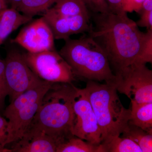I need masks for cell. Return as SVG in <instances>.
<instances>
[{
    "label": "cell",
    "instance_id": "26",
    "mask_svg": "<svg viewBox=\"0 0 152 152\" xmlns=\"http://www.w3.org/2000/svg\"><path fill=\"white\" fill-rule=\"evenodd\" d=\"M22 0H6L8 4H10L11 8L17 10Z\"/></svg>",
    "mask_w": 152,
    "mask_h": 152
},
{
    "label": "cell",
    "instance_id": "11",
    "mask_svg": "<svg viewBox=\"0 0 152 152\" xmlns=\"http://www.w3.org/2000/svg\"><path fill=\"white\" fill-rule=\"evenodd\" d=\"M42 17L50 28L55 39L66 41L73 35L88 33L91 26L90 15L62 17L53 7L43 13Z\"/></svg>",
    "mask_w": 152,
    "mask_h": 152
},
{
    "label": "cell",
    "instance_id": "28",
    "mask_svg": "<svg viewBox=\"0 0 152 152\" xmlns=\"http://www.w3.org/2000/svg\"><path fill=\"white\" fill-rule=\"evenodd\" d=\"M1 11H0V18H1Z\"/></svg>",
    "mask_w": 152,
    "mask_h": 152
},
{
    "label": "cell",
    "instance_id": "13",
    "mask_svg": "<svg viewBox=\"0 0 152 152\" xmlns=\"http://www.w3.org/2000/svg\"><path fill=\"white\" fill-rule=\"evenodd\" d=\"M1 12L0 46L13 32L33 20L32 18L21 14L17 10L12 8H7Z\"/></svg>",
    "mask_w": 152,
    "mask_h": 152
},
{
    "label": "cell",
    "instance_id": "12",
    "mask_svg": "<svg viewBox=\"0 0 152 152\" xmlns=\"http://www.w3.org/2000/svg\"><path fill=\"white\" fill-rule=\"evenodd\" d=\"M13 143L8 152H56L60 142L45 133L34 132L25 133Z\"/></svg>",
    "mask_w": 152,
    "mask_h": 152
},
{
    "label": "cell",
    "instance_id": "20",
    "mask_svg": "<svg viewBox=\"0 0 152 152\" xmlns=\"http://www.w3.org/2000/svg\"><path fill=\"white\" fill-rule=\"evenodd\" d=\"M10 133L7 120L0 114V152H8L6 148L9 144Z\"/></svg>",
    "mask_w": 152,
    "mask_h": 152
},
{
    "label": "cell",
    "instance_id": "17",
    "mask_svg": "<svg viewBox=\"0 0 152 152\" xmlns=\"http://www.w3.org/2000/svg\"><path fill=\"white\" fill-rule=\"evenodd\" d=\"M102 152H142L137 144L126 137H115L100 144Z\"/></svg>",
    "mask_w": 152,
    "mask_h": 152
},
{
    "label": "cell",
    "instance_id": "2",
    "mask_svg": "<svg viewBox=\"0 0 152 152\" xmlns=\"http://www.w3.org/2000/svg\"><path fill=\"white\" fill-rule=\"evenodd\" d=\"M77 89L72 83H53L44 95L26 133L42 132L60 144L73 136Z\"/></svg>",
    "mask_w": 152,
    "mask_h": 152
},
{
    "label": "cell",
    "instance_id": "25",
    "mask_svg": "<svg viewBox=\"0 0 152 152\" xmlns=\"http://www.w3.org/2000/svg\"><path fill=\"white\" fill-rule=\"evenodd\" d=\"M151 11H152V0H144L142 5L141 10L140 12L141 11L149 12Z\"/></svg>",
    "mask_w": 152,
    "mask_h": 152
},
{
    "label": "cell",
    "instance_id": "19",
    "mask_svg": "<svg viewBox=\"0 0 152 152\" xmlns=\"http://www.w3.org/2000/svg\"><path fill=\"white\" fill-rule=\"evenodd\" d=\"M58 0H22L17 10L23 15L33 18L44 13Z\"/></svg>",
    "mask_w": 152,
    "mask_h": 152
},
{
    "label": "cell",
    "instance_id": "9",
    "mask_svg": "<svg viewBox=\"0 0 152 152\" xmlns=\"http://www.w3.org/2000/svg\"><path fill=\"white\" fill-rule=\"evenodd\" d=\"M75 114L72 134L96 145L101 142L100 129L94 112L83 89L77 88L74 103Z\"/></svg>",
    "mask_w": 152,
    "mask_h": 152
},
{
    "label": "cell",
    "instance_id": "14",
    "mask_svg": "<svg viewBox=\"0 0 152 152\" xmlns=\"http://www.w3.org/2000/svg\"><path fill=\"white\" fill-rule=\"evenodd\" d=\"M131 103L129 124L134 125L152 134V102Z\"/></svg>",
    "mask_w": 152,
    "mask_h": 152
},
{
    "label": "cell",
    "instance_id": "7",
    "mask_svg": "<svg viewBox=\"0 0 152 152\" xmlns=\"http://www.w3.org/2000/svg\"><path fill=\"white\" fill-rule=\"evenodd\" d=\"M23 55L30 69L43 80L69 83L75 80L70 66L56 50Z\"/></svg>",
    "mask_w": 152,
    "mask_h": 152
},
{
    "label": "cell",
    "instance_id": "18",
    "mask_svg": "<svg viewBox=\"0 0 152 152\" xmlns=\"http://www.w3.org/2000/svg\"><path fill=\"white\" fill-rule=\"evenodd\" d=\"M100 145H93L73 136L60 144L56 152H102Z\"/></svg>",
    "mask_w": 152,
    "mask_h": 152
},
{
    "label": "cell",
    "instance_id": "5",
    "mask_svg": "<svg viewBox=\"0 0 152 152\" xmlns=\"http://www.w3.org/2000/svg\"><path fill=\"white\" fill-rule=\"evenodd\" d=\"M53 83L42 80L10 103L4 112L9 124V144L22 138L37 111L44 95Z\"/></svg>",
    "mask_w": 152,
    "mask_h": 152
},
{
    "label": "cell",
    "instance_id": "4",
    "mask_svg": "<svg viewBox=\"0 0 152 152\" xmlns=\"http://www.w3.org/2000/svg\"><path fill=\"white\" fill-rule=\"evenodd\" d=\"M100 129L101 144L119 137L128 128L131 109H126L114 86L88 80L83 88Z\"/></svg>",
    "mask_w": 152,
    "mask_h": 152
},
{
    "label": "cell",
    "instance_id": "23",
    "mask_svg": "<svg viewBox=\"0 0 152 152\" xmlns=\"http://www.w3.org/2000/svg\"><path fill=\"white\" fill-rule=\"evenodd\" d=\"M140 18L136 22L138 26L146 28L147 30H152V11H141Z\"/></svg>",
    "mask_w": 152,
    "mask_h": 152
},
{
    "label": "cell",
    "instance_id": "10",
    "mask_svg": "<svg viewBox=\"0 0 152 152\" xmlns=\"http://www.w3.org/2000/svg\"><path fill=\"white\" fill-rule=\"evenodd\" d=\"M54 37L42 17L35 20L20 31L12 43L16 44L31 53L55 50Z\"/></svg>",
    "mask_w": 152,
    "mask_h": 152
},
{
    "label": "cell",
    "instance_id": "21",
    "mask_svg": "<svg viewBox=\"0 0 152 152\" xmlns=\"http://www.w3.org/2000/svg\"><path fill=\"white\" fill-rule=\"evenodd\" d=\"M89 13H105L110 12L106 0H83Z\"/></svg>",
    "mask_w": 152,
    "mask_h": 152
},
{
    "label": "cell",
    "instance_id": "24",
    "mask_svg": "<svg viewBox=\"0 0 152 152\" xmlns=\"http://www.w3.org/2000/svg\"><path fill=\"white\" fill-rule=\"evenodd\" d=\"M108 5L110 12L115 14L122 13L125 11L124 8V0H106Z\"/></svg>",
    "mask_w": 152,
    "mask_h": 152
},
{
    "label": "cell",
    "instance_id": "8",
    "mask_svg": "<svg viewBox=\"0 0 152 152\" xmlns=\"http://www.w3.org/2000/svg\"><path fill=\"white\" fill-rule=\"evenodd\" d=\"M4 61L10 103L43 80L30 69L23 53L17 49L9 50Z\"/></svg>",
    "mask_w": 152,
    "mask_h": 152
},
{
    "label": "cell",
    "instance_id": "6",
    "mask_svg": "<svg viewBox=\"0 0 152 152\" xmlns=\"http://www.w3.org/2000/svg\"><path fill=\"white\" fill-rule=\"evenodd\" d=\"M115 75L117 91L126 96L131 102H152V71L146 64L135 63Z\"/></svg>",
    "mask_w": 152,
    "mask_h": 152
},
{
    "label": "cell",
    "instance_id": "3",
    "mask_svg": "<svg viewBox=\"0 0 152 152\" xmlns=\"http://www.w3.org/2000/svg\"><path fill=\"white\" fill-rule=\"evenodd\" d=\"M65 41L59 53L70 66L75 77L104 81L115 86V76L107 57L91 37L87 34L79 39L70 38Z\"/></svg>",
    "mask_w": 152,
    "mask_h": 152
},
{
    "label": "cell",
    "instance_id": "1",
    "mask_svg": "<svg viewBox=\"0 0 152 152\" xmlns=\"http://www.w3.org/2000/svg\"><path fill=\"white\" fill-rule=\"evenodd\" d=\"M127 13H90L87 34L105 53L114 75L135 63L152 62V30L141 31Z\"/></svg>",
    "mask_w": 152,
    "mask_h": 152
},
{
    "label": "cell",
    "instance_id": "22",
    "mask_svg": "<svg viewBox=\"0 0 152 152\" xmlns=\"http://www.w3.org/2000/svg\"><path fill=\"white\" fill-rule=\"evenodd\" d=\"M7 96L8 91L5 74L4 61L0 58V111L4 108Z\"/></svg>",
    "mask_w": 152,
    "mask_h": 152
},
{
    "label": "cell",
    "instance_id": "15",
    "mask_svg": "<svg viewBox=\"0 0 152 152\" xmlns=\"http://www.w3.org/2000/svg\"><path fill=\"white\" fill-rule=\"evenodd\" d=\"M53 8L58 15L62 17L90 15L83 0H58Z\"/></svg>",
    "mask_w": 152,
    "mask_h": 152
},
{
    "label": "cell",
    "instance_id": "16",
    "mask_svg": "<svg viewBox=\"0 0 152 152\" xmlns=\"http://www.w3.org/2000/svg\"><path fill=\"white\" fill-rule=\"evenodd\" d=\"M123 137L131 139L138 145L142 152H152V134L134 125L129 124L122 134Z\"/></svg>",
    "mask_w": 152,
    "mask_h": 152
},
{
    "label": "cell",
    "instance_id": "27",
    "mask_svg": "<svg viewBox=\"0 0 152 152\" xmlns=\"http://www.w3.org/2000/svg\"><path fill=\"white\" fill-rule=\"evenodd\" d=\"M8 5L6 0H0V11L7 8Z\"/></svg>",
    "mask_w": 152,
    "mask_h": 152
}]
</instances>
